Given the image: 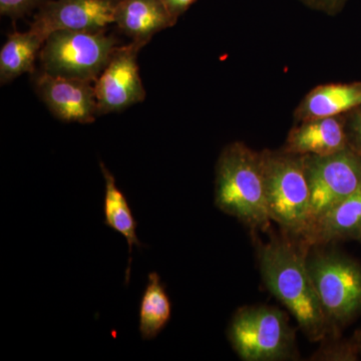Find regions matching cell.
Here are the masks:
<instances>
[{"instance_id":"6da1fadb","label":"cell","mask_w":361,"mask_h":361,"mask_svg":"<svg viewBox=\"0 0 361 361\" xmlns=\"http://www.w3.org/2000/svg\"><path fill=\"white\" fill-rule=\"evenodd\" d=\"M304 247L288 238H273L259 248V264L268 290L290 311L311 341H319L330 324L308 272Z\"/></svg>"},{"instance_id":"7a4b0ae2","label":"cell","mask_w":361,"mask_h":361,"mask_svg":"<svg viewBox=\"0 0 361 361\" xmlns=\"http://www.w3.org/2000/svg\"><path fill=\"white\" fill-rule=\"evenodd\" d=\"M215 205L251 229L269 227L262 154L241 142L223 149L216 166Z\"/></svg>"},{"instance_id":"3957f363","label":"cell","mask_w":361,"mask_h":361,"mask_svg":"<svg viewBox=\"0 0 361 361\" xmlns=\"http://www.w3.org/2000/svg\"><path fill=\"white\" fill-rule=\"evenodd\" d=\"M265 195L271 221L303 237L311 225L310 188L302 156L265 152Z\"/></svg>"},{"instance_id":"277c9868","label":"cell","mask_w":361,"mask_h":361,"mask_svg":"<svg viewBox=\"0 0 361 361\" xmlns=\"http://www.w3.org/2000/svg\"><path fill=\"white\" fill-rule=\"evenodd\" d=\"M228 337L240 358L277 361L293 357L295 334L283 311L265 305L244 306L233 315Z\"/></svg>"},{"instance_id":"5b68a950","label":"cell","mask_w":361,"mask_h":361,"mask_svg":"<svg viewBox=\"0 0 361 361\" xmlns=\"http://www.w3.org/2000/svg\"><path fill=\"white\" fill-rule=\"evenodd\" d=\"M116 40L103 32L58 30L45 39L39 59L44 73L92 82L108 65Z\"/></svg>"},{"instance_id":"8992f818","label":"cell","mask_w":361,"mask_h":361,"mask_svg":"<svg viewBox=\"0 0 361 361\" xmlns=\"http://www.w3.org/2000/svg\"><path fill=\"white\" fill-rule=\"evenodd\" d=\"M307 269L330 327L344 325L361 313V266L337 252L316 251Z\"/></svg>"},{"instance_id":"52a82bcc","label":"cell","mask_w":361,"mask_h":361,"mask_svg":"<svg viewBox=\"0 0 361 361\" xmlns=\"http://www.w3.org/2000/svg\"><path fill=\"white\" fill-rule=\"evenodd\" d=\"M302 158L310 188L311 227L360 189L361 154L349 147L334 155Z\"/></svg>"},{"instance_id":"ba28073f","label":"cell","mask_w":361,"mask_h":361,"mask_svg":"<svg viewBox=\"0 0 361 361\" xmlns=\"http://www.w3.org/2000/svg\"><path fill=\"white\" fill-rule=\"evenodd\" d=\"M145 45L132 42L116 47L108 65L94 82L99 116L121 111L146 97L137 66V54Z\"/></svg>"},{"instance_id":"9c48e42d","label":"cell","mask_w":361,"mask_h":361,"mask_svg":"<svg viewBox=\"0 0 361 361\" xmlns=\"http://www.w3.org/2000/svg\"><path fill=\"white\" fill-rule=\"evenodd\" d=\"M118 0H54L45 1L30 26L42 39L58 30L103 32L115 23Z\"/></svg>"},{"instance_id":"30bf717a","label":"cell","mask_w":361,"mask_h":361,"mask_svg":"<svg viewBox=\"0 0 361 361\" xmlns=\"http://www.w3.org/2000/svg\"><path fill=\"white\" fill-rule=\"evenodd\" d=\"M37 94L49 111L66 123H92L97 103L92 82L44 73L35 80Z\"/></svg>"},{"instance_id":"8fae6325","label":"cell","mask_w":361,"mask_h":361,"mask_svg":"<svg viewBox=\"0 0 361 361\" xmlns=\"http://www.w3.org/2000/svg\"><path fill=\"white\" fill-rule=\"evenodd\" d=\"M348 148V132L343 123L331 116L303 121L302 125L291 130L284 152L299 156L325 157Z\"/></svg>"},{"instance_id":"7c38bea8","label":"cell","mask_w":361,"mask_h":361,"mask_svg":"<svg viewBox=\"0 0 361 361\" xmlns=\"http://www.w3.org/2000/svg\"><path fill=\"white\" fill-rule=\"evenodd\" d=\"M176 21L161 0H118L116 4L115 23L132 42L146 45Z\"/></svg>"},{"instance_id":"4fadbf2b","label":"cell","mask_w":361,"mask_h":361,"mask_svg":"<svg viewBox=\"0 0 361 361\" xmlns=\"http://www.w3.org/2000/svg\"><path fill=\"white\" fill-rule=\"evenodd\" d=\"M302 238L305 246L361 240V187L311 226Z\"/></svg>"},{"instance_id":"5bb4252c","label":"cell","mask_w":361,"mask_h":361,"mask_svg":"<svg viewBox=\"0 0 361 361\" xmlns=\"http://www.w3.org/2000/svg\"><path fill=\"white\" fill-rule=\"evenodd\" d=\"M104 179V224L114 231L122 235L129 246V262L126 269V284L129 283L130 263H132L133 247L142 248V243L137 238V221L134 217L129 202L126 195L116 185L115 177L111 171L104 166L103 161L99 163Z\"/></svg>"},{"instance_id":"9a60e30c","label":"cell","mask_w":361,"mask_h":361,"mask_svg":"<svg viewBox=\"0 0 361 361\" xmlns=\"http://www.w3.org/2000/svg\"><path fill=\"white\" fill-rule=\"evenodd\" d=\"M361 106V85H327L316 87L299 109L302 121L331 118Z\"/></svg>"},{"instance_id":"2e32d148","label":"cell","mask_w":361,"mask_h":361,"mask_svg":"<svg viewBox=\"0 0 361 361\" xmlns=\"http://www.w3.org/2000/svg\"><path fill=\"white\" fill-rule=\"evenodd\" d=\"M44 39L32 32H13L0 51V82L2 85L35 71V61Z\"/></svg>"},{"instance_id":"e0dca14e","label":"cell","mask_w":361,"mask_h":361,"mask_svg":"<svg viewBox=\"0 0 361 361\" xmlns=\"http://www.w3.org/2000/svg\"><path fill=\"white\" fill-rule=\"evenodd\" d=\"M172 315V303L160 275L151 272L142 293L139 311V330L142 341H153L163 331Z\"/></svg>"},{"instance_id":"ac0fdd59","label":"cell","mask_w":361,"mask_h":361,"mask_svg":"<svg viewBox=\"0 0 361 361\" xmlns=\"http://www.w3.org/2000/svg\"><path fill=\"white\" fill-rule=\"evenodd\" d=\"M45 1L47 0H0V13L16 20L35 7L42 6Z\"/></svg>"},{"instance_id":"d6986e66","label":"cell","mask_w":361,"mask_h":361,"mask_svg":"<svg viewBox=\"0 0 361 361\" xmlns=\"http://www.w3.org/2000/svg\"><path fill=\"white\" fill-rule=\"evenodd\" d=\"M358 351L355 341L337 344L331 348L323 349L316 355V360H356Z\"/></svg>"},{"instance_id":"ffe728a7","label":"cell","mask_w":361,"mask_h":361,"mask_svg":"<svg viewBox=\"0 0 361 361\" xmlns=\"http://www.w3.org/2000/svg\"><path fill=\"white\" fill-rule=\"evenodd\" d=\"M348 137L349 147L361 154V110L353 118Z\"/></svg>"},{"instance_id":"44dd1931","label":"cell","mask_w":361,"mask_h":361,"mask_svg":"<svg viewBox=\"0 0 361 361\" xmlns=\"http://www.w3.org/2000/svg\"><path fill=\"white\" fill-rule=\"evenodd\" d=\"M196 0H161L171 16L177 20L180 14L185 13Z\"/></svg>"},{"instance_id":"7402d4cb","label":"cell","mask_w":361,"mask_h":361,"mask_svg":"<svg viewBox=\"0 0 361 361\" xmlns=\"http://www.w3.org/2000/svg\"><path fill=\"white\" fill-rule=\"evenodd\" d=\"M310 6L324 9L326 11H334L342 6L345 0H304Z\"/></svg>"},{"instance_id":"603a6c76","label":"cell","mask_w":361,"mask_h":361,"mask_svg":"<svg viewBox=\"0 0 361 361\" xmlns=\"http://www.w3.org/2000/svg\"><path fill=\"white\" fill-rule=\"evenodd\" d=\"M356 344V348H357L358 355L361 356V332H356L355 338H353Z\"/></svg>"}]
</instances>
